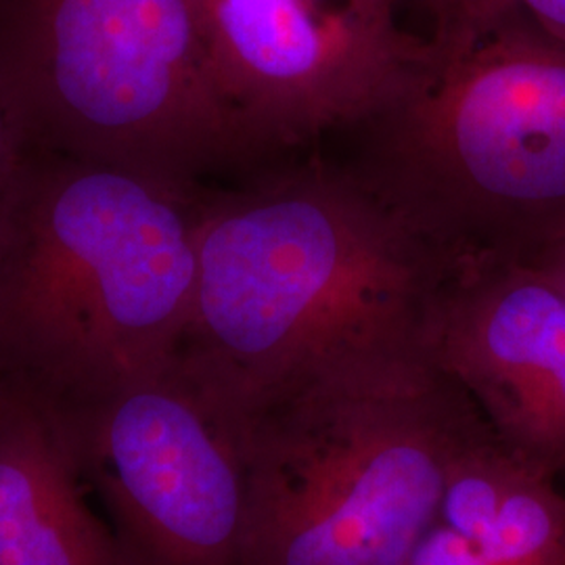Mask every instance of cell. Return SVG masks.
Returning a JSON list of instances; mask_svg holds the SVG:
<instances>
[{"label": "cell", "mask_w": 565, "mask_h": 565, "mask_svg": "<svg viewBox=\"0 0 565 565\" xmlns=\"http://www.w3.org/2000/svg\"><path fill=\"white\" fill-rule=\"evenodd\" d=\"M177 361L237 415L345 350L417 333L450 263L343 163L289 156L207 186Z\"/></svg>", "instance_id": "6da1fadb"}, {"label": "cell", "mask_w": 565, "mask_h": 565, "mask_svg": "<svg viewBox=\"0 0 565 565\" xmlns=\"http://www.w3.org/2000/svg\"><path fill=\"white\" fill-rule=\"evenodd\" d=\"M207 186L20 149L0 189V394L63 417L179 350Z\"/></svg>", "instance_id": "7a4b0ae2"}, {"label": "cell", "mask_w": 565, "mask_h": 565, "mask_svg": "<svg viewBox=\"0 0 565 565\" xmlns=\"http://www.w3.org/2000/svg\"><path fill=\"white\" fill-rule=\"evenodd\" d=\"M245 565H406L490 429L422 329L345 350L242 417Z\"/></svg>", "instance_id": "3957f363"}, {"label": "cell", "mask_w": 565, "mask_h": 565, "mask_svg": "<svg viewBox=\"0 0 565 565\" xmlns=\"http://www.w3.org/2000/svg\"><path fill=\"white\" fill-rule=\"evenodd\" d=\"M434 44L343 166L450 266L565 235V42L518 9Z\"/></svg>", "instance_id": "277c9868"}, {"label": "cell", "mask_w": 565, "mask_h": 565, "mask_svg": "<svg viewBox=\"0 0 565 565\" xmlns=\"http://www.w3.org/2000/svg\"><path fill=\"white\" fill-rule=\"evenodd\" d=\"M20 149L214 186L273 156L226 99L193 0H0Z\"/></svg>", "instance_id": "5b68a950"}, {"label": "cell", "mask_w": 565, "mask_h": 565, "mask_svg": "<svg viewBox=\"0 0 565 565\" xmlns=\"http://www.w3.org/2000/svg\"><path fill=\"white\" fill-rule=\"evenodd\" d=\"M51 419L102 492L130 565H245L242 417L174 356Z\"/></svg>", "instance_id": "8992f818"}, {"label": "cell", "mask_w": 565, "mask_h": 565, "mask_svg": "<svg viewBox=\"0 0 565 565\" xmlns=\"http://www.w3.org/2000/svg\"><path fill=\"white\" fill-rule=\"evenodd\" d=\"M226 99L287 158L392 102L434 57L394 0H193Z\"/></svg>", "instance_id": "52a82bcc"}, {"label": "cell", "mask_w": 565, "mask_h": 565, "mask_svg": "<svg viewBox=\"0 0 565 565\" xmlns=\"http://www.w3.org/2000/svg\"><path fill=\"white\" fill-rule=\"evenodd\" d=\"M422 340L463 387L494 440L565 480V291L520 260L455 263L427 306Z\"/></svg>", "instance_id": "ba28073f"}, {"label": "cell", "mask_w": 565, "mask_h": 565, "mask_svg": "<svg viewBox=\"0 0 565 565\" xmlns=\"http://www.w3.org/2000/svg\"><path fill=\"white\" fill-rule=\"evenodd\" d=\"M49 415L0 398V565H130Z\"/></svg>", "instance_id": "9c48e42d"}, {"label": "cell", "mask_w": 565, "mask_h": 565, "mask_svg": "<svg viewBox=\"0 0 565 565\" xmlns=\"http://www.w3.org/2000/svg\"><path fill=\"white\" fill-rule=\"evenodd\" d=\"M438 522L486 565H565V492L509 455L488 431L450 471Z\"/></svg>", "instance_id": "30bf717a"}, {"label": "cell", "mask_w": 565, "mask_h": 565, "mask_svg": "<svg viewBox=\"0 0 565 565\" xmlns=\"http://www.w3.org/2000/svg\"><path fill=\"white\" fill-rule=\"evenodd\" d=\"M396 7L415 9L427 21V39L446 41L461 32L465 25L478 21L476 0H394Z\"/></svg>", "instance_id": "8fae6325"}, {"label": "cell", "mask_w": 565, "mask_h": 565, "mask_svg": "<svg viewBox=\"0 0 565 565\" xmlns=\"http://www.w3.org/2000/svg\"><path fill=\"white\" fill-rule=\"evenodd\" d=\"M482 15L518 9L553 39L565 42V0H476Z\"/></svg>", "instance_id": "7c38bea8"}, {"label": "cell", "mask_w": 565, "mask_h": 565, "mask_svg": "<svg viewBox=\"0 0 565 565\" xmlns=\"http://www.w3.org/2000/svg\"><path fill=\"white\" fill-rule=\"evenodd\" d=\"M525 264L534 266L565 291V235L555 242L546 243L536 254H532Z\"/></svg>", "instance_id": "4fadbf2b"}, {"label": "cell", "mask_w": 565, "mask_h": 565, "mask_svg": "<svg viewBox=\"0 0 565 565\" xmlns=\"http://www.w3.org/2000/svg\"><path fill=\"white\" fill-rule=\"evenodd\" d=\"M20 156V145L15 141L9 124L4 120L2 111H0V189L4 186V182L11 174V168Z\"/></svg>", "instance_id": "5bb4252c"}, {"label": "cell", "mask_w": 565, "mask_h": 565, "mask_svg": "<svg viewBox=\"0 0 565 565\" xmlns=\"http://www.w3.org/2000/svg\"><path fill=\"white\" fill-rule=\"evenodd\" d=\"M0 398H2V394H0Z\"/></svg>", "instance_id": "9a60e30c"}]
</instances>
